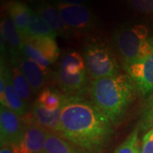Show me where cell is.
<instances>
[{
	"label": "cell",
	"instance_id": "obj_1",
	"mask_svg": "<svg viewBox=\"0 0 153 153\" xmlns=\"http://www.w3.org/2000/svg\"><path fill=\"white\" fill-rule=\"evenodd\" d=\"M108 117L92 101L65 94L57 134L89 153L99 152L112 132Z\"/></svg>",
	"mask_w": 153,
	"mask_h": 153
},
{
	"label": "cell",
	"instance_id": "obj_2",
	"mask_svg": "<svg viewBox=\"0 0 153 153\" xmlns=\"http://www.w3.org/2000/svg\"><path fill=\"white\" fill-rule=\"evenodd\" d=\"M135 90L131 78L123 74L95 79L89 87L92 102L111 124L118 123L123 117Z\"/></svg>",
	"mask_w": 153,
	"mask_h": 153
},
{
	"label": "cell",
	"instance_id": "obj_3",
	"mask_svg": "<svg viewBox=\"0 0 153 153\" xmlns=\"http://www.w3.org/2000/svg\"><path fill=\"white\" fill-rule=\"evenodd\" d=\"M114 43L123 66L141 60L153 49V38H148V30L142 25L119 28L114 34Z\"/></svg>",
	"mask_w": 153,
	"mask_h": 153
},
{
	"label": "cell",
	"instance_id": "obj_4",
	"mask_svg": "<svg viewBox=\"0 0 153 153\" xmlns=\"http://www.w3.org/2000/svg\"><path fill=\"white\" fill-rule=\"evenodd\" d=\"M83 55L88 74L94 80L119 74L118 65L114 55L105 44L100 43L87 44Z\"/></svg>",
	"mask_w": 153,
	"mask_h": 153
},
{
	"label": "cell",
	"instance_id": "obj_5",
	"mask_svg": "<svg viewBox=\"0 0 153 153\" xmlns=\"http://www.w3.org/2000/svg\"><path fill=\"white\" fill-rule=\"evenodd\" d=\"M53 4L57 7L63 22L71 32L85 33L96 27V17L84 4Z\"/></svg>",
	"mask_w": 153,
	"mask_h": 153
},
{
	"label": "cell",
	"instance_id": "obj_6",
	"mask_svg": "<svg viewBox=\"0 0 153 153\" xmlns=\"http://www.w3.org/2000/svg\"><path fill=\"white\" fill-rule=\"evenodd\" d=\"M136 90L142 95L153 92V49L141 60L123 66Z\"/></svg>",
	"mask_w": 153,
	"mask_h": 153
},
{
	"label": "cell",
	"instance_id": "obj_7",
	"mask_svg": "<svg viewBox=\"0 0 153 153\" xmlns=\"http://www.w3.org/2000/svg\"><path fill=\"white\" fill-rule=\"evenodd\" d=\"M23 117L4 105L0 107V142L1 146H13L22 138L27 126Z\"/></svg>",
	"mask_w": 153,
	"mask_h": 153
},
{
	"label": "cell",
	"instance_id": "obj_8",
	"mask_svg": "<svg viewBox=\"0 0 153 153\" xmlns=\"http://www.w3.org/2000/svg\"><path fill=\"white\" fill-rule=\"evenodd\" d=\"M48 133L41 126L27 122L22 138L11 147L16 153H44Z\"/></svg>",
	"mask_w": 153,
	"mask_h": 153
},
{
	"label": "cell",
	"instance_id": "obj_9",
	"mask_svg": "<svg viewBox=\"0 0 153 153\" xmlns=\"http://www.w3.org/2000/svg\"><path fill=\"white\" fill-rule=\"evenodd\" d=\"M12 63L20 68L30 83L33 94H37L44 88L46 82V72L33 60L24 55L12 59Z\"/></svg>",
	"mask_w": 153,
	"mask_h": 153
},
{
	"label": "cell",
	"instance_id": "obj_10",
	"mask_svg": "<svg viewBox=\"0 0 153 153\" xmlns=\"http://www.w3.org/2000/svg\"><path fill=\"white\" fill-rule=\"evenodd\" d=\"M33 10L37 12L49 24L57 36L63 38H69L71 33V29L63 22L60 12L54 4L46 1H41Z\"/></svg>",
	"mask_w": 153,
	"mask_h": 153
},
{
	"label": "cell",
	"instance_id": "obj_11",
	"mask_svg": "<svg viewBox=\"0 0 153 153\" xmlns=\"http://www.w3.org/2000/svg\"><path fill=\"white\" fill-rule=\"evenodd\" d=\"M1 44L7 45L11 60L22 55L24 38L16 27L10 17H4L1 21Z\"/></svg>",
	"mask_w": 153,
	"mask_h": 153
},
{
	"label": "cell",
	"instance_id": "obj_12",
	"mask_svg": "<svg viewBox=\"0 0 153 153\" xmlns=\"http://www.w3.org/2000/svg\"><path fill=\"white\" fill-rule=\"evenodd\" d=\"M55 79L66 94L76 96L87 88L88 82L87 71L72 74L60 68L55 72Z\"/></svg>",
	"mask_w": 153,
	"mask_h": 153
},
{
	"label": "cell",
	"instance_id": "obj_13",
	"mask_svg": "<svg viewBox=\"0 0 153 153\" xmlns=\"http://www.w3.org/2000/svg\"><path fill=\"white\" fill-rule=\"evenodd\" d=\"M61 116V108L55 111H48L37 101L33 105L32 123L41 126L49 132L57 133Z\"/></svg>",
	"mask_w": 153,
	"mask_h": 153
},
{
	"label": "cell",
	"instance_id": "obj_14",
	"mask_svg": "<svg viewBox=\"0 0 153 153\" xmlns=\"http://www.w3.org/2000/svg\"><path fill=\"white\" fill-rule=\"evenodd\" d=\"M7 11L11 21L24 38L31 21L33 10L23 2L12 0L7 4Z\"/></svg>",
	"mask_w": 153,
	"mask_h": 153
},
{
	"label": "cell",
	"instance_id": "obj_15",
	"mask_svg": "<svg viewBox=\"0 0 153 153\" xmlns=\"http://www.w3.org/2000/svg\"><path fill=\"white\" fill-rule=\"evenodd\" d=\"M1 105H4L9 109L12 110L21 117H25L28 109V105L22 100L17 93L11 80V74H10L7 82V87L4 98L0 100Z\"/></svg>",
	"mask_w": 153,
	"mask_h": 153
},
{
	"label": "cell",
	"instance_id": "obj_16",
	"mask_svg": "<svg viewBox=\"0 0 153 153\" xmlns=\"http://www.w3.org/2000/svg\"><path fill=\"white\" fill-rule=\"evenodd\" d=\"M44 153H85V152L57 133L49 131Z\"/></svg>",
	"mask_w": 153,
	"mask_h": 153
},
{
	"label": "cell",
	"instance_id": "obj_17",
	"mask_svg": "<svg viewBox=\"0 0 153 153\" xmlns=\"http://www.w3.org/2000/svg\"><path fill=\"white\" fill-rule=\"evenodd\" d=\"M24 40L29 42L38 49L51 62V64L55 62L60 55V49L56 43V38L51 37L24 38Z\"/></svg>",
	"mask_w": 153,
	"mask_h": 153
},
{
	"label": "cell",
	"instance_id": "obj_18",
	"mask_svg": "<svg viewBox=\"0 0 153 153\" xmlns=\"http://www.w3.org/2000/svg\"><path fill=\"white\" fill-rule=\"evenodd\" d=\"M41 37H51V38H56L57 35L54 32V30L50 27L49 24L37 12H35L33 10L31 21L27 27V34L24 38H41Z\"/></svg>",
	"mask_w": 153,
	"mask_h": 153
},
{
	"label": "cell",
	"instance_id": "obj_19",
	"mask_svg": "<svg viewBox=\"0 0 153 153\" xmlns=\"http://www.w3.org/2000/svg\"><path fill=\"white\" fill-rule=\"evenodd\" d=\"M10 74L11 80L17 93L19 94V95L22 97V100L29 105L32 98L33 89L31 88L30 83L28 82L27 79L23 75L20 68L16 65H14L10 70Z\"/></svg>",
	"mask_w": 153,
	"mask_h": 153
},
{
	"label": "cell",
	"instance_id": "obj_20",
	"mask_svg": "<svg viewBox=\"0 0 153 153\" xmlns=\"http://www.w3.org/2000/svg\"><path fill=\"white\" fill-rule=\"evenodd\" d=\"M65 94H61L55 89L46 88H44L37 98V102L48 111H55L61 108Z\"/></svg>",
	"mask_w": 153,
	"mask_h": 153
},
{
	"label": "cell",
	"instance_id": "obj_21",
	"mask_svg": "<svg viewBox=\"0 0 153 153\" xmlns=\"http://www.w3.org/2000/svg\"><path fill=\"white\" fill-rule=\"evenodd\" d=\"M60 68L72 74L87 71L84 58L79 53L74 51L66 53L62 56Z\"/></svg>",
	"mask_w": 153,
	"mask_h": 153
},
{
	"label": "cell",
	"instance_id": "obj_22",
	"mask_svg": "<svg viewBox=\"0 0 153 153\" xmlns=\"http://www.w3.org/2000/svg\"><path fill=\"white\" fill-rule=\"evenodd\" d=\"M22 55H24L27 58H29L30 60L36 62L45 71H48L49 66L51 65V62L45 56H44L43 54L38 49H36L33 45H32L29 42L26 41V40H24Z\"/></svg>",
	"mask_w": 153,
	"mask_h": 153
},
{
	"label": "cell",
	"instance_id": "obj_23",
	"mask_svg": "<svg viewBox=\"0 0 153 153\" xmlns=\"http://www.w3.org/2000/svg\"><path fill=\"white\" fill-rule=\"evenodd\" d=\"M139 131L140 128H136L125 140L117 148L114 153H140L139 144Z\"/></svg>",
	"mask_w": 153,
	"mask_h": 153
},
{
	"label": "cell",
	"instance_id": "obj_24",
	"mask_svg": "<svg viewBox=\"0 0 153 153\" xmlns=\"http://www.w3.org/2000/svg\"><path fill=\"white\" fill-rule=\"evenodd\" d=\"M138 128L142 131H148L153 128V95L143 109Z\"/></svg>",
	"mask_w": 153,
	"mask_h": 153
},
{
	"label": "cell",
	"instance_id": "obj_25",
	"mask_svg": "<svg viewBox=\"0 0 153 153\" xmlns=\"http://www.w3.org/2000/svg\"><path fill=\"white\" fill-rule=\"evenodd\" d=\"M128 3L139 13L151 14L153 12V0H128Z\"/></svg>",
	"mask_w": 153,
	"mask_h": 153
},
{
	"label": "cell",
	"instance_id": "obj_26",
	"mask_svg": "<svg viewBox=\"0 0 153 153\" xmlns=\"http://www.w3.org/2000/svg\"><path fill=\"white\" fill-rule=\"evenodd\" d=\"M140 153H153V128L148 130L143 138Z\"/></svg>",
	"mask_w": 153,
	"mask_h": 153
},
{
	"label": "cell",
	"instance_id": "obj_27",
	"mask_svg": "<svg viewBox=\"0 0 153 153\" xmlns=\"http://www.w3.org/2000/svg\"><path fill=\"white\" fill-rule=\"evenodd\" d=\"M88 0H53V3H60L66 4H84Z\"/></svg>",
	"mask_w": 153,
	"mask_h": 153
},
{
	"label": "cell",
	"instance_id": "obj_28",
	"mask_svg": "<svg viewBox=\"0 0 153 153\" xmlns=\"http://www.w3.org/2000/svg\"><path fill=\"white\" fill-rule=\"evenodd\" d=\"M0 153H16L14 152L13 148L10 146H1Z\"/></svg>",
	"mask_w": 153,
	"mask_h": 153
}]
</instances>
